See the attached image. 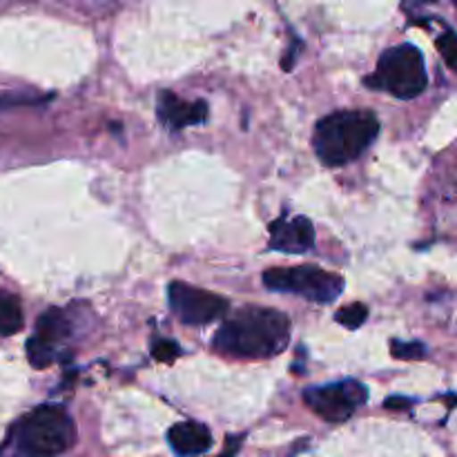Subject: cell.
<instances>
[{"instance_id": "6da1fadb", "label": "cell", "mask_w": 457, "mask_h": 457, "mask_svg": "<svg viewBox=\"0 0 457 457\" xmlns=\"http://www.w3.org/2000/svg\"><path fill=\"white\" fill-rule=\"evenodd\" d=\"M290 342V320L279 311L245 306L223 321L214 335V351L239 360H266L286 351Z\"/></svg>"}, {"instance_id": "7a4b0ae2", "label": "cell", "mask_w": 457, "mask_h": 457, "mask_svg": "<svg viewBox=\"0 0 457 457\" xmlns=\"http://www.w3.org/2000/svg\"><path fill=\"white\" fill-rule=\"evenodd\" d=\"M379 120L373 112L339 110L315 125L312 147L328 168H339L364 154L378 138Z\"/></svg>"}, {"instance_id": "3957f363", "label": "cell", "mask_w": 457, "mask_h": 457, "mask_svg": "<svg viewBox=\"0 0 457 457\" xmlns=\"http://www.w3.org/2000/svg\"><path fill=\"white\" fill-rule=\"evenodd\" d=\"M13 457H56L76 442V424L62 406L45 404L13 427Z\"/></svg>"}, {"instance_id": "277c9868", "label": "cell", "mask_w": 457, "mask_h": 457, "mask_svg": "<svg viewBox=\"0 0 457 457\" xmlns=\"http://www.w3.org/2000/svg\"><path fill=\"white\" fill-rule=\"evenodd\" d=\"M366 85L373 89H386L404 101L420 96L428 85L422 52L409 43L386 49L379 56L378 71L366 79Z\"/></svg>"}, {"instance_id": "5b68a950", "label": "cell", "mask_w": 457, "mask_h": 457, "mask_svg": "<svg viewBox=\"0 0 457 457\" xmlns=\"http://www.w3.org/2000/svg\"><path fill=\"white\" fill-rule=\"evenodd\" d=\"M262 281L272 293H293L315 303H333L344 293L342 277L317 266H277L263 272Z\"/></svg>"}, {"instance_id": "8992f818", "label": "cell", "mask_w": 457, "mask_h": 457, "mask_svg": "<svg viewBox=\"0 0 457 457\" xmlns=\"http://www.w3.org/2000/svg\"><path fill=\"white\" fill-rule=\"evenodd\" d=\"M303 402L308 409L330 424H342L357 413V409L369 402V388L355 379L311 386L303 391Z\"/></svg>"}, {"instance_id": "52a82bcc", "label": "cell", "mask_w": 457, "mask_h": 457, "mask_svg": "<svg viewBox=\"0 0 457 457\" xmlns=\"http://www.w3.org/2000/svg\"><path fill=\"white\" fill-rule=\"evenodd\" d=\"M168 302L170 311L186 326H208L210 321L223 320L230 311L228 299L183 281H172L168 286Z\"/></svg>"}, {"instance_id": "ba28073f", "label": "cell", "mask_w": 457, "mask_h": 457, "mask_svg": "<svg viewBox=\"0 0 457 457\" xmlns=\"http://www.w3.org/2000/svg\"><path fill=\"white\" fill-rule=\"evenodd\" d=\"M71 333V321L61 308H47L36 321L34 335L27 342V360L34 369H47L58 360V348Z\"/></svg>"}, {"instance_id": "9c48e42d", "label": "cell", "mask_w": 457, "mask_h": 457, "mask_svg": "<svg viewBox=\"0 0 457 457\" xmlns=\"http://www.w3.org/2000/svg\"><path fill=\"white\" fill-rule=\"evenodd\" d=\"M270 250L286 254H303L315 245V228L306 217H279L270 223Z\"/></svg>"}, {"instance_id": "30bf717a", "label": "cell", "mask_w": 457, "mask_h": 457, "mask_svg": "<svg viewBox=\"0 0 457 457\" xmlns=\"http://www.w3.org/2000/svg\"><path fill=\"white\" fill-rule=\"evenodd\" d=\"M156 114L161 123L170 129H183L187 125H199L208 119V103L195 101L187 103L172 92H161L159 103H156Z\"/></svg>"}, {"instance_id": "8fae6325", "label": "cell", "mask_w": 457, "mask_h": 457, "mask_svg": "<svg viewBox=\"0 0 457 457\" xmlns=\"http://www.w3.org/2000/svg\"><path fill=\"white\" fill-rule=\"evenodd\" d=\"M168 442L177 455L195 457L212 446V433L201 422H179L168 431Z\"/></svg>"}, {"instance_id": "7c38bea8", "label": "cell", "mask_w": 457, "mask_h": 457, "mask_svg": "<svg viewBox=\"0 0 457 457\" xmlns=\"http://www.w3.org/2000/svg\"><path fill=\"white\" fill-rule=\"evenodd\" d=\"M22 328L21 299L0 290V337H12Z\"/></svg>"}, {"instance_id": "4fadbf2b", "label": "cell", "mask_w": 457, "mask_h": 457, "mask_svg": "<svg viewBox=\"0 0 457 457\" xmlns=\"http://www.w3.org/2000/svg\"><path fill=\"white\" fill-rule=\"evenodd\" d=\"M366 317H369V308H366L364 303H351V306H344L335 312V321L348 330L360 328L366 321Z\"/></svg>"}, {"instance_id": "5bb4252c", "label": "cell", "mask_w": 457, "mask_h": 457, "mask_svg": "<svg viewBox=\"0 0 457 457\" xmlns=\"http://www.w3.org/2000/svg\"><path fill=\"white\" fill-rule=\"evenodd\" d=\"M391 355L395 357V360H424V357H427V346L420 342H402V339H393Z\"/></svg>"}, {"instance_id": "9a60e30c", "label": "cell", "mask_w": 457, "mask_h": 457, "mask_svg": "<svg viewBox=\"0 0 457 457\" xmlns=\"http://www.w3.org/2000/svg\"><path fill=\"white\" fill-rule=\"evenodd\" d=\"M437 49H440L442 58L451 70L457 71V34L453 29H446L445 34L437 36Z\"/></svg>"}, {"instance_id": "2e32d148", "label": "cell", "mask_w": 457, "mask_h": 457, "mask_svg": "<svg viewBox=\"0 0 457 457\" xmlns=\"http://www.w3.org/2000/svg\"><path fill=\"white\" fill-rule=\"evenodd\" d=\"M152 357H154L156 361L170 364V361H174L177 357H181V346H179L177 342H170V339H156V342L152 344Z\"/></svg>"}, {"instance_id": "e0dca14e", "label": "cell", "mask_w": 457, "mask_h": 457, "mask_svg": "<svg viewBox=\"0 0 457 457\" xmlns=\"http://www.w3.org/2000/svg\"><path fill=\"white\" fill-rule=\"evenodd\" d=\"M52 96H25V94H0V112L12 110V107L21 105H36V103H45Z\"/></svg>"}, {"instance_id": "ac0fdd59", "label": "cell", "mask_w": 457, "mask_h": 457, "mask_svg": "<svg viewBox=\"0 0 457 457\" xmlns=\"http://www.w3.org/2000/svg\"><path fill=\"white\" fill-rule=\"evenodd\" d=\"M413 404L415 400H411V397H402V395H393L384 402V406H386L388 411H409Z\"/></svg>"}, {"instance_id": "d6986e66", "label": "cell", "mask_w": 457, "mask_h": 457, "mask_svg": "<svg viewBox=\"0 0 457 457\" xmlns=\"http://www.w3.org/2000/svg\"><path fill=\"white\" fill-rule=\"evenodd\" d=\"M241 442H244V436H232L226 440V449H223V453L219 457H235L239 453V446Z\"/></svg>"}, {"instance_id": "ffe728a7", "label": "cell", "mask_w": 457, "mask_h": 457, "mask_svg": "<svg viewBox=\"0 0 457 457\" xmlns=\"http://www.w3.org/2000/svg\"><path fill=\"white\" fill-rule=\"evenodd\" d=\"M295 58H297V40H295L293 47L288 49L286 58H284V61H281V67H284L286 71H290V70H293V65H295Z\"/></svg>"}]
</instances>
